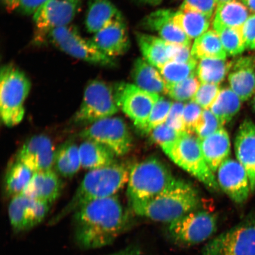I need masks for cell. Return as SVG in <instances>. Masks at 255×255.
Returning a JSON list of instances; mask_svg holds the SVG:
<instances>
[{
  "label": "cell",
  "mask_w": 255,
  "mask_h": 255,
  "mask_svg": "<svg viewBox=\"0 0 255 255\" xmlns=\"http://www.w3.org/2000/svg\"><path fill=\"white\" fill-rule=\"evenodd\" d=\"M72 215L75 241L84 250H95L113 244L129 221L116 195L89 203Z\"/></svg>",
  "instance_id": "cell-1"
},
{
  "label": "cell",
  "mask_w": 255,
  "mask_h": 255,
  "mask_svg": "<svg viewBox=\"0 0 255 255\" xmlns=\"http://www.w3.org/2000/svg\"><path fill=\"white\" fill-rule=\"evenodd\" d=\"M129 170L119 162L94 169L85 175L69 202L49 221L53 225L93 201L116 196L129 180Z\"/></svg>",
  "instance_id": "cell-2"
},
{
  "label": "cell",
  "mask_w": 255,
  "mask_h": 255,
  "mask_svg": "<svg viewBox=\"0 0 255 255\" xmlns=\"http://www.w3.org/2000/svg\"><path fill=\"white\" fill-rule=\"evenodd\" d=\"M200 205L196 190L186 181L178 179L174 186L159 195L129 205L136 215L169 224L196 210Z\"/></svg>",
  "instance_id": "cell-3"
},
{
  "label": "cell",
  "mask_w": 255,
  "mask_h": 255,
  "mask_svg": "<svg viewBox=\"0 0 255 255\" xmlns=\"http://www.w3.org/2000/svg\"><path fill=\"white\" fill-rule=\"evenodd\" d=\"M178 180L160 159L146 158L129 170L127 191L129 205L159 195L174 186Z\"/></svg>",
  "instance_id": "cell-4"
},
{
  "label": "cell",
  "mask_w": 255,
  "mask_h": 255,
  "mask_svg": "<svg viewBox=\"0 0 255 255\" xmlns=\"http://www.w3.org/2000/svg\"><path fill=\"white\" fill-rule=\"evenodd\" d=\"M31 88L25 73L13 64L2 66L0 73V115L7 127L20 124L25 114L24 103Z\"/></svg>",
  "instance_id": "cell-5"
},
{
  "label": "cell",
  "mask_w": 255,
  "mask_h": 255,
  "mask_svg": "<svg viewBox=\"0 0 255 255\" xmlns=\"http://www.w3.org/2000/svg\"><path fill=\"white\" fill-rule=\"evenodd\" d=\"M174 163L209 189L218 190L215 173L207 165L201 148L200 139L194 133L184 132L173 143L162 149Z\"/></svg>",
  "instance_id": "cell-6"
},
{
  "label": "cell",
  "mask_w": 255,
  "mask_h": 255,
  "mask_svg": "<svg viewBox=\"0 0 255 255\" xmlns=\"http://www.w3.org/2000/svg\"><path fill=\"white\" fill-rule=\"evenodd\" d=\"M46 42L66 55L92 65L105 68H114L116 66V59L102 53L91 39H85L77 28L71 25L50 32L43 41Z\"/></svg>",
  "instance_id": "cell-7"
},
{
  "label": "cell",
  "mask_w": 255,
  "mask_h": 255,
  "mask_svg": "<svg viewBox=\"0 0 255 255\" xmlns=\"http://www.w3.org/2000/svg\"><path fill=\"white\" fill-rule=\"evenodd\" d=\"M119 110L113 87L100 80H93L86 87L81 106L73 120L78 125L89 126L113 117Z\"/></svg>",
  "instance_id": "cell-8"
},
{
  "label": "cell",
  "mask_w": 255,
  "mask_h": 255,
  "mask_svg": "<svg viewBox=\"0 0 255 255\" xmlns=\"http://www.w3.org/2000/svg\"><path fill=\"white\" fill-rule=\"evenodd\" d=\"M201 255H255V212L210 240Z\"/></svg>",
  "instance_id": "cell-9"
},
{
  "label": "cell",
  "mask_w": 255,
  "mask_h": 255,
  "mask_svg": "<svg viewBox=\"0 0 255 255\" xmlns=\"http://www.w3.org/2000/svg\"><path fill=\"white\" fill-rule=\"evenodd\" d=\"M113 87L119 109L142 134H146L149 117L160 96L142 90L129 83H117Z\"/></svg>",
  "instance_id": "cell-10"
},
{
  "label": "cell",
  "mask_w": 255,
  "mask_h": 255,
  "mask_svg": "<svg viewBox=\"0 0 255 255\" xmlns=\"http://www.w3.org/2000/svg\"><path fill=\"white\" fill-rule=\"evenodd\" d=\"M79 136L84 140L101 143L117 157L126 155L132 147L131 133L126 121L120 117L107 118L92 124Z\"/></svg>",
  "instance_id": "cell-11"
},
{
  "label": "cell",
  "mask_w": 255,
  "mask_h": 255,
  "mask_svg": "<svg viewBox=\"0 0 255 255\" xmlns=\"http://www.w3.org/2000/svg\"><path fill=\"white\" fill-rule=\"evenodd\" d=\"M218 227L216 216L205 210L191 212L169 223L168 232L176 243L193 245L202 243L214 235Z\"/></svg>",
  "instance_id": "cell-12"
},
{
  "label": "cell",
  "mask_w": 255,
  "mask_h": 255,
  "mask_svg": "<svg viewBox=\"0 0 255 255\" xmlns=\"http://www.w3.org/2000/svg\"><path fill=\"white\" fill-rule=\"evenodd\" d=\"M82 0H48L33 15L35 42L43 43L50 32L72 23L78 13Z\"/></svg>",
  "instance_id": "cell-13"
},
{
  "label": "cell",
  "mask_w": 255,
  "mask_h": 255,
  "mask_svg": "<svg viewBox=\"0 0 255 255\" xmlns=\"http://www.w3.org/2000/svg\"><path fill=\"white\" fill-rule=\"evenodd\" d=\"M217 181L226 195L237 204L247 202L252 193L246 170L237 159L229 158L220 165Z\"/></svg>",
  "instance_id": "cell-14"
},
{
  "label": "cell",
  "mask_w": 255,
  "mask_h": 255,
  "mask_svg": "<svg viewBox=\"0 0 255 255\" xmlns=\"http://www.w3.org/2000/svg\"><path fill=\"white\" fill-rule=\"evenodd\" d=\"M91 40L99 50L111 58L124 55L129 49L130 41L122 14L94 34Z\"/></svg>",
  "instance_id": "cell-15"
},
{
  "label": "cell",
  "mask_w": 255,
  "mask_h": 255,
  "mask_svg": "<svg viewBox=\"0 0 255 255\" xmlns=\"http://www.w3.org/2000/svg\"><path fill=\"white\" fill-rule=\"evenodd\" d=\"M55 150L49 137L43 135L32 136L19 151L17 161L21 162L33 173L49 170L54 165Z\"/></svg>",
  "instance_id": "cell-16"
},
{
  "label": "cell",
  "mask_w": 255,
  "mask_h": 255,
  "mask_svg": "<svg viewBox=\"0 0 255 255\" xmlns=\"http://www.w3.org/2000/svg\"><path fill=\"white\" fill-rule=\"evenodd\" d=\"M174 13L168 9L152 12L143 19L142 27L156 32L159 37L168 43L191 47V40L174 21Z\"/></svg>",
  "instance_id": "cell-17"
},
{
  "label": "cell",
  "mask_w": 255,
  "mask_h": 255,
  "mask_svg": "<svg viewBox=\"0 0 255 255\" xmlns=\"http://www.w3.org/2000/svg\"><path fill=\"white\" fill-rule=\"evenodd\" d=\"M237 160L243 165L250 178L252 193L255 192V124L245 119L239 126L234 141Z\"/></svg>",
  "instance_id": "cell-18"
},
{
  "label": "cell",
  "mask_w": 255,
  "mask_h": 255,
  "mask_svg": "<svg viewBox=\"0 0 255 255\" xmlns=\"http://www.w3.org/2000/svg\"><path fill=\"white\" fill-rule=\"evenodd\" d=\"M230 87L242 102L255 95V62L250 56H243L232 61L228 74Z\"/></svg>",
  "instance_id": "cell-19"
},
{
  "label": "cell",
  "mask_w": 255,
  "mask_h": 255,
  "mask_svg": "<svg viewBox=\"0 0 255 255\" xmlns=\"http://www.w3.org/2000/svg\"><path fill=\"white\" fill-rule=\"evenodd\" d=\"M58 174L52 169L34 173L21 194L52 205L62 193V181Z\"/></svg>",
  "instance_id": "cell-20"
},
{
  "label": "cell",
  "mask_w": 255,
  "mask_h": 255,
  "mask_svg": "<svg viewBox=\"0 0 255 255\" xmlns=\"http://www.w3.org/2000/svg\"><path fill=\"white\" fill-rule=\"evenodd\" d=\"M200 142L207 164L210 170L215 173L220 165L230 156V136L223 127L212 135L200 140Z\"/></svg>",
  "instance_id": "cell-21"
},
{
  "label": "cell",
  "mask_w": 255,
  "mask_h": 255,
  "mask_svg": "<svg viewBox=\"0 0 255 255\" xmlns=\"http://www.w3.org/2000/svg\"><path fill=\"white\" fill-rule=\"evenodd\" d=\"M131 77L137 87L151 93L165 94L166 83L158 70L143 58L135 60L132 66Z\"/></svg>",
  "instance_id": "cell-22"
},
{
  "label": "cell",
  "mask_w": 255,
  "mask_h": 255,
  "mask_svg": "<svg viewBox=\"0 0 255 255\" xmlns=\"http://www.w3.org/2000/svg\"><path fill=\"white\" fill-rule=\"evenodd\" d=\"M136 40L143 58L158 71L170 61V43L160 37L136 33Z\"/></svg>",
  "instance_id": "cell-23"
},
{
  "label": "cell",
  "mask_w": 255,
  "mask_h": 255,
  "mask_svg": "<svg viewBox=\"0 0 255 255\" xmlns=\"http://www.w3.org/2000/svg\"><path fill=\"white\" fill-rule=\"evenodd\" d=\"M10 225L14 232H25L36 226L32 200L23 194L11 197L8 207Z\"/></svg>",
  "instance_id": "cell-24"
},
{
  "label": "cell",
  "mask_w": 255,
  "mask_h": 255,
  "mask_svg": "<svg viewBox=\"0 0 255 255\" xmlns=\"http://www.w3.org/2000/svg\"><path fill=\"white\" fill-rule=\"evenodd\" d=\"M121 14L111 0H88L86 29L89 33L95 34Z\"/></svg>",
  "instance_id": "cell-25"
},
{
  "label": "cell",
  "mask_w": 255,
  "mask_h": 255,
  "mask_svg": "<svg viewBox=\"0 0 255 255\" xmlns=\"http://www.w3.org/2000/svg\"><path fill=\"white\" fill-rule=\"evenodd\" d=\"M79 146L83 168L91 170L117 162L116 154L101 143L85 140Z\"/></svg>",
  "instance_id": "cell-26"
},
{
  "label": "cell",
  "mask_w": 255,
  "mask_h": 255,
  "mask_svg": "<svg viewBox=\"0 0 255 255\" xmlns=\"http://www.w3.org/2000/svg\"><path fill=\"white\" fill-rule=\"evenodd\" d=\"M211 19L200 12L183 8L175 12L173 17L175 23L191 40L196 39L208 31Z\"/></svg>",
  "instance_id": "cell-27"
},
{
  "label": "cell",
  "mask_w": 255,
  "mask_h": 255,
  "mask_svg": "<svg viewBox=\"0 0 255 255\" xmlns=\"http://www.w3.org/2000/svg\"><path fill=\"white\" fill-rule=\"evenodd\" d=\"M54 166L57 173L66 178H71L82 167L79 146L72 141L60 145L55 150Z\"/></svg>",
  "instance_id": "cell-28"
},
{
  "label": "cell",
  "mask_w": 255,
  "mask_h": 255,
  "mask_svg": "<svg viewBox=\"0 0 255 255\" xmlns=\"http://www.w3.org/2000/svg\"><path fill=\"white\" fill-rule=\"evenodd\" d=\"M250 16V10L243 2L232 0L217 6L213 25L242 27Z\"/></svg>",
  "instance_id": "cell-29"
},
{
  "label": "cell",
  "mask_w": 255,
  "mask_h": 255,
  "mask_svg": "<svg viewBox=\"0 0 255 255\" xmlns=\"http://www.w3.org/2000/svg\"><path fill=\"white\" fill-rule=\"evenodd\" d=\"M242 103L241 98L230 87H225L221 89L210 110L224 126L237 116Z\"/></svg>",
  "instance_id": "cell-30"
},
{
  "label": "cell",
  "mask_w": 255,
  "mask_h": 255,
  "mask_svg": "<svg viewBox=\"0 0 255 255\" xmlns=\"http://www.w3.org/2000/svg\"><path fill=\"white\" fill-rule=\"evenodd\" d=\"M191 54L194 59H226V54L219 35L214 30L207 31L194 41Z\"/></svg>",
  "instance_id": "cell-31"
},
{
  "label": "cell",
  "mask_w": 255,
  "mask_h": 255,
  "mask_svg": "<svg viewBox=\"0 0 255 255\" xmlns=\"http://www.w3.org/2000/svg\"><path fill=\"white\" fill-rule=\"evenodd\" d=\"M232 61L226 59L207 58L199 60L196 75L201 84L219 85L230 71Z\"/></svg>",
  "instance_id": "cell-32"
},
{
  "label": "cell",
  "mask_w": 255,
  "mask_h": 255,
  "mask_svg": "<svg viewBox=\"0 0 255 255\" xmlns=\"http://www.w3.org/2000/svg\"><path fill=\"white\" fill-rule=\"evenodd\" d=\"M33 174V172L27 166L16 161L9 167L5 174V194L12 197L21 193Z\"/></svg>",
  "instance_id": "cell-33"
},
{
  "label": "cell",
  "mask_w": 255,
  "mask_h": 255,
  "mask_svg": "<svg viewBox=\"0 0 255 255\" xmlns=\"http://www.w3.org/2000/svg\"><path fill=\"white\" fill-rule=\"evenodd\" d=\"M213 30L219 35L227 56H236L241 55L247 49L242 27L222 26L219 25H213Z\"/></svg>",
  "instance_id": "cell-34"
},
{
  "label": "cell",
  "mask_w": 255,
  "mask_h": 255,
  "mask_svg": "<svg viewBox=\"0 0 255 255\" xmlns=\"http://www.w3.org/2000/svg\"><path fill=\"white\" fill-rule=\"evenodd\" d=\"M197 63L169 61L159 71L166 84H175L196 75Z\"/></svg>",
  "instance_id": "cell-35"
},
{
  "label": "cell",
  "mask_w": 255,
  "mask_h": 255,
  "mask_svg": "<svg viewBox=\"0 0 255 255\" xmlns=\"http://www.w3.org/2000/svg\"><path fill=\"white\" fill-rule=\"evenodd\" d=\"M194 75L189 78L175 84H166L165 94L175 102L184 103L192 100L200 87V81Z\"/></svg>",
  "instance_id": "cell-36"
},
{
  "label": "cell",
  "mask_w": 255,
  "mask_h": 255,
  "mask_svg": "<svg viewBox=\"0 0 255 255\" xmlns=\"http://www.w3.org/2000/svg\"><path fill=\"white\" fill-rule=\"evenodd\" d=\"M223 126L210 109L203 110L194 133L201 140L213 134Z\"/></svg>",
  "instance_id": "cell-37"
},
{
  "label": "cell",
  "mask_w": 255,
  "mask_h": 255,
  "mask_svg": "<svg viewBox=\"0 0 255 255\" xmlns=\"http://www.w3.org/2000/svg\"><path fill=\"white\" fill-rule=\"evenodd\" d=\"M173 102L160 97L154 105L149 117L146 134H149L151 130L166 122Z\"/></svg>",
  "instance_id": "cell-38"
},
{
  "label": "cell",
  "mask_w": 255,
  "mask_h": 255,
  "mask_svg": "<svg viewBox=\"0 0 255 255\" xmlns=\"http://www.w3.org/2000/svg\"><path fill=\"white\" fill-rule=\"evenodd\" d=\"M48 0H1L9 11L24 15H33Z\"/></svg>",
  "instance_id": "cell-39"
},
{
  "label": "cell",
  "mask_w": 255,
  "mask_h": 255,
  "mask_svg": "<svg viewBox=\"0 0 255 255\" xmlns=\"http://www.w3.org/2000/svg\"><path fill=\"white\" fill-rule=\"evenodd\" d=\"M221 88L218 85L201 84L191 101L200 105L203 110H208L214 103Z\"/></svg>",
  "instance_id": "cell-40"
},
{
  "label": "cell",
  "mask_w": 255,
  "mask_h": 255,
  "mask_svg": "<svg viewBox=\"0 0 255 255\" xmlns=\"http://www.w3.org/2000/svg\"><path fill=\"white\" fill-rule=\"evenodd\" d=\"M149 135L152 141L163 149L176 141L180 133L164 123L152 130Z\"/></svg>",
  "instance_id": "cell-41"
},
{
  "label": "cell",
  "mask_w": 255,
  "mask_h": 255,
  "mask_svg": "<svg viewBox=\"0 0 255 255\" xmlns=\"http://www.w3.org/2000/svg\"><path fill=\"white\" fill-rule=\"evenodd\" d=\"M203 109L198 104L190 101L185 104L183 111V122L186 132L194 133Z\"/></svg>",
  "instance_id": "cell-42"
},
{
  "label": "cell",
  "mask_w": 255,
  "mask_h": 255,
  "mask_svg": "<svg viewBox=\"0 0 255 255\" xmlns=\"http://www.w3.org/2000/svg\"><path fill=\"white\" fill-rule=\"evenodd\" d=\"M185 104L175 102L172 105L165 124L178 133L186 132L183 122V111Z\"/></svg>",
  "instance_id": "cell-43"
},
{
  "label": "cell",
  "mask_w": 255,
  "mask_h": 255,
  "mask_svg": "<svg viewBox=\"0 0 255 255\" xmlns=\"http://www.w3.org/2000/svg\"><path fill=\"white\" fill-rule=\"evenodd\" d=\"M217 5L216 0H184L180 8L193 9L212 18Z\"/></svg>",
  "instance_id": "cell-44"
},
{
  "label": "cell",
  "mask_w": 255,
  "mask_h": 255,
  "mask_svg": "<svg viewBox=\"0 0 255 255\" xmlns=\"http://www.w3.org/2000/svg\"><path fill=\"white\" fill-rule=\"evenodd\" d=\"M170 61L181 63L197 62L191 54L190 47L170 43Z\"/></svg>",
  "instance_id": "cell-45"
},
{
  "label": "cell",
  "mask_w": 255,
  "mask_h": 255,
  "mask_svg": "<svg viewBox=\"0 0 255 255\" xmlns=\"http://www.w3.org/2000/svg\"><path fill=\"white\" fill-rule=\"evenodd\" d=\"M242 30L247 49L255 50V14L249 17Z\"/></svg>",
  "instance_id": "cell-46"
},
{
  "label": "cell",
  "mask_w": 255,
  "mask_h": 255,
  "mask_svg": "<svg viewBox=\"0 0 255 255\" xmlns=\"http://www.w3.org/2000/svg\"><path fill=\"white\" fill-rule=\"evenodd\" d=\"M108 255H141V254H140V251L138 248L130 247L117 252V253Z\"/></svg>",
  "instance_id": "cell-47"
},
{
  "label": "cell",
  "mask_w": 255,
  "mask_h": 255,
  "mask_svg": "<svg viewBox=\"0 0 255 255\" xmlns=\"http://www.w3.org/2000/svg\"><path fill=\"white\" fill-rule=\"evenodd\" d=\"M240 1L247 6L250 12L255 14V0H240Z\"/></svg>",
  "instance_id": "cell-48"
},
{
  "label": "cell",
  "mask_w": 255,
  "mask_h": 255,
  "mask_svg": "<svg viewBox=\"0 0 255 255\" xmlns=\"http://www.w3.org/2000/svg\"><path fill=\"white\" fill-rule=\"evenodd\" d=\"M133 1L143 4L156 5L160 4L163 0H133Z\"/></svg>",
  "instance_id": "cell-49"
},
{
  "label": "cell",
  "mask_w": 255,
  "mask_h": 255,
  "mask_svg": "<svg viewBox=\"0 0 255 255\" xmlns=\"http://www.w3.org/2000/svg\"><path fill=\"white\" fill-rule=\"evenodd\" d=\"M217 2V5H220L223 4V3H225L226 2L232 1V0H216ZM217 5V6H218Z\"/></svg>",
  "instance_id": "cell-50"
},
{
  "label": "cell",
  "mask_w": 255,
  "mask_h": 255,
  "mask_svg": "<svg viewBox=\"0 0 255 255\" xmlns=\"http://www.w3.org/2000/svg\"><path fill=\"white\" fill-rule=\"evenodd\" d=\"M252 104H253V110H254L255 113V95L254 97L253 98V103H252Z\"/></svg>",
  "instance_id": "cell-51"
},
{
  "label": "cell",
  "mask_w": 255,
  "mask_h": 255,
  "mask_svg": "<svg viewBox=\"0 0 255 255\" xmlns=\"http://www.w3.org/2000/svg\"><path fill=\"white\" fill-rule=\"evenodd\" d=\"M254 59H255V57H254Z\"/></svg>",
  "instance_id": "cell-52"
}]
</instances>
